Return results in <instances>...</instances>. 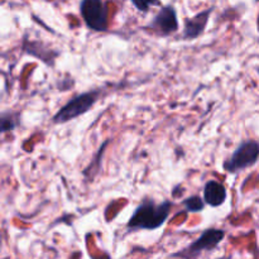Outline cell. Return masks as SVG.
I'll list each match as a JSON object with an SVG mask.
<instances>
[{
  "instance_id": "cell-4",
  "label": "cell",
  "mask_w": 259,
  "mask_h": 259,
  "mask_svg": "<svg viewBox=\"0 0 259 259\" xmlns=\"http://www.w3.org/2000/svg\"><path fill=\"white\" fill-rule=\"evenodd\" d=\"M259 159V143L257 141L242 142L232 156L223 163V167L229 174H238L250 168Z\"/></svg>"
},
{
  "instance_id": "cell-1",
  "label": "cell",
  "mask_w": 259,
  "mask_h": 259,
  "mask_svg": "<svg viewBox=\"0 0 259 259\" xmlns=\"http://www.w3.org/2000/svg\"><path fill=\"white\" fill-rule=\"evenodd\" d=\"M172 202L166 200L163 202H154L152 199H146L136 207L133 215L126 224V232L137 230H156L163 227L169 217Z\"/></svg>"
},
{
  "instance_id": "cell-5",
  "label": "cell",
  "mask_w": 259,
  "mask_h": 259,
  "mask_svg": "<svg viewBox=\"0 0 259 259\" xmlns=\"http://www.w3.org/2000/svg\"><path fill=\"white\" fill-rule=\"evenodd\" d=\"M80 13L89 29L94 32L109 29L108 8L103 0H81Z\"/></svg>"
},
{
  "instance_id": "cell-11",
  "label": "cell",
  "mask_w": 259,
  "mask_h": 259,
  "mask_svg": "<svg viewBox=\"0 0 259 259\" xmlns=\"http://www.w3.org/2000/svg\"><path fill=\"white\" fill-rule=\"evenodd\" d=\"M132 4L142 13H148L153 7H161V0H131Z\"/></svg>"
},
{
  "instance_id": "cell-3",
  "label": "cell",
  "mask_w": 259,
  "mask_h": 259,
  "mask_svg": "<svg viewBox=\"0 0 259 259\" xmlns=\"http://www.w3.org/2000/svg\"><path fill=\"white\" fill-rule=\"evenodd\" d=\"M225 230L218 229V228H209L204 230L199 238L186 248L181 249L180 252L174 253L172 258L181 259H196L202 252H210L215 249L220 243L224 240Z\"/></svg>"
},
{
  "instance_id": "cell-7",
  "label": "cell",
  "mask_w": 259,
  "mask_h": 259,
  "mask_svg": "<svg viewBox=\"0 0 259 259\" xmlns=\"http://www.w3.org/2000/svg\"><path fill=\"white\" fill-rule=\"evenodd\" d=\"M212 9L202 10V12L197 13L192 18H187L185 20L184 32H182V38L187 40H194L199 38L202 33L205 32L207 22H209L210 14H211Z\"/></svg>"
},
{
  "instance_id": "cell-10",
  "label": "cell",
  "mask_w": 259,
  "mask_h": 259,
  "mask_svg": "<svg viewBox=\"0 0 259 259\" xmlns=\"http://www.w3.org/2000/svg\"><path fill=\"white\" fill-rule=\"evenodd\" d=\"M182 205H184L185 210L189 212H201L205 209V205L206 204H205L204 199H201L197 195H194V196L185 199L182 201Z\"/></svg>"
},
{
  "instance_id": "cell-12",
  "label": "cell",
  "mask_w": 259,
  "mask_h": 259,
  "mask_svg": "<svg viewBox=\"0 0 259 259\" xmlns=\"http://www.w3.org/2000/svg\"><path fill=\"white\" fill-rule=\"evenodd\" d=\"M257 2H259V0H257Z\"/></svg>"
},
{
  "instance_id": "cell-9",
  "label": "cell",
  "mask_w": 259,
  "mask_h": 259,
  "mask_svg": "<svg viewBox=\"0 0 259 259\" xmlns=\"http://www.w3.org/2000/svg\"><path fill=\"white\" fill-rule=\"evenodd\" d=\"M20 124V115L17 111H4L0 114V136L17 129Z\"/></svg>"
},
{
  "instance_id": "cell-2",
  "label": "cell",
  "mask_w": 259,
  "mask_h": 259,
  "mask_svg": "<svg viewBox=\"0 0 259 259\" xmlns=\"http://www.w3.org/2000/svg\"><path fill=\"white\" fill-rule=\"evenodd\" d=\"M100 91L99 90H90L86 93L78 94L75 98L68 100L55 115L52 116L53 124H65L78 116L83 115L88 111L91 110L94 105L98 103Z\"/></svg>"
},
{
  "instance_id": "cell-6",
  "label": "cell",
  "mask_w": 259,
  "mask_h": 259,
  "mask_svg": "<svg viewBox=\"0 0 259 259\" xmlns=\"http://www.w3.org/2000/svg\"><path fill=\"white\" fill-rule=\"evenodd\" d=\"M146 28L161 37H167V35L176 33L179 30L176 9L172 5H166V7L161 8V10L154 15L153 19Z\"/></svg>"
},
{
  "instance_id": "cell-8",
  "label": "cell",
  "mask_w": 259,
  "mask_h": 259,
  "mask_svg": "<svg viewBox=\"0 0 259 259\" xmlns=\"http://www.w3.org/2000/svg\"><path fill=\"white\" fill-rule=\"evenodd\" d=\"M228 197L227 189L223 184L215 180H210L204 186V201L211 207H219Z\"/></svg>"
}]
</instances>
